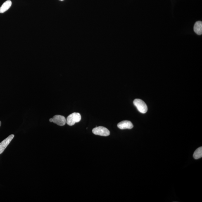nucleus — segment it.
Listing matches in <instances>:
<instances>
[{"label": "nucleus", "instance_id": "nucleus-1", "mask_svg": "<svg viewBox=\"0 0 202 202\" xmlns=\"http://www.w3.org/2000/svg\"><path fill=\"white\" fill-rule=\"evenodd\" d=\"M81 118V117L80 113L74 112L68 116V117H67L66 123L67 125L69 126L73 125L76 123L80 121Z\"/></svg>", "mask_w": 202, "mask_h": 202}, {"label": "nucleus", "instance_id": "nucleus-2", "mask_svg": "<svg viewBox=\"0 0 202 202\" xmlns=\"http://www.w3.org/2000/svg\"><path fill=\"white\" fill-rule=\"evenodd\" d=\"M134 104L139 111L142 113H145L148 111V107L142 100L136 99L133 101Z\"/></svg>", "mask_w": 202, "mask_h": 202}, {"label": "nucleus", "instance_id": "nucleus-3", "mask_svg": "<svg viewBox=\"0 0 202 202\" xmlns=\"http://www.w3.org/2000/svg\"><path fill=\"white\" fill-rule=\"evenodd\" d=\"M93 134L96 135L108 136L109 135L110 133L108 129L105 127H96L93 129Z\"/></svg>", "mask_w": 202, "mask_h": 202}, {"label": "nucleus", "instance_id": "nucleus-4", "mask_svg": "<svg viewBox=\"0 0 202 202\" xmlns=\"http://www.w3.org/2000/svg\"><path fill=\"white\" fill-rule=\"evenodd\" d=\"M14 137V135H10L6 139L0 143V154L3 152Z\"/></svg>", "mask_w": 202, "mask_h": 202}, {"label": "nucleus", "instance_id": "nucleus-5", "mask_svg": "<svg viewBox=\"0 0 202 202\" xmlns=\"http://www.w3.org/2000/svg\"><path fill=\"white\" fill-rule=\"evenodd\" d=\"M53 122L58 125L62 126L66 123V120L63 116L56 115L53 118Z\"/></svg>", "mask_w": 202, "mask_h": 202}, {"label": "nucleus", "instance_id": "nucleus-6", "mask_svg": "<svg viewBox=\"0 0 202 202\" xmlns=\"http://www.w3.org/2000/svg\"><path fill=\"white\" fill-rule=\"evenodd\" d=\"M118 128L121 129H131L133 127L132 122L129 121H124L121 122L118 124Z\"/></svg>", "mask_w": 202, "mask_h": 202}, {"label": "nucleus", "instance_id": "nucleus-7", "mask_svg": "<svg viewBox=\"0 0 202 202\" xmlns=\"http://www.w3.org/2000/svg\"><path fill=\"white\" fill-rule=\"evenodd\" d=\"M12 5V2L11 1L8 0L3 3L2 6L0 8V13H3L10 8Z\"/></svg>", "mask_w": 202, "mask_h": 202}, {"label": "nucleus", "instance_id": "nucleus-8", "mask_svg": "<svg viewBox=\"0 0 202 202\" xmlns=\"http://www.w3.org/2000/svg\"><path fill=\"white\" fill-rule=\"evenodd\" d=\"M194 31L198 35H201L202 34V22L201 21L197 22L194 26Z\"/></svg>", "mask_w": 202, "mask_h": 202}, {"label": "nucleus", "instance_id": "nucleus-9", "mask_svg": "<svg viewBox=\"0 0 202 202\" xmlns=\"http://www.w3.org/2000/svg\"><path fill=\"white\" fill-rule=\"evenodd\" d=\"M193 156L195 159L197 160L202 158V147L198 148L195 151L193 155Z\"/></svg>", "mask_w": 202, "mask_h": 202}, {"label": "nucleus", "instance_id": "nucleus-10", "mask_svg": "<svg viewBox=\"0 0 202 202\" xmlns=\"http://www.w3.org/2000/svg\"><path fill=\"white\" fill-rule=\"evenodd\" d=\"M49 121L51 122H53V118L50 119Z\"/></svg>", "mask_w": 202, "mask_h": 202}, {"label": "nucleus", "instance_id": "nucleus-11", "mask_svg": "<svg viewBox=\"0 0 202 202\" xmlns=\"http://www.w3.org/2000/svg\"><path fill=\"white\" fill-rule=\"evenodd\" d=\"M1 121H0V127H1Z\"/></svg>", "mask_w": 202, "mask_h": 202}, {"label": "nucleus", "instance_id": "nucleus-12", "mask_svg": "<svg viewBox=\"0 0 202 202\" xmlns=\"http://www.w3.org/2000/svg\"><path fill=\"white\" fill-rule=\"evenodd\" d=\"M59 1H63L64 0H59Z\"/></svg>", "mask_w": 202, "mask_h": 202}]
</instances>
